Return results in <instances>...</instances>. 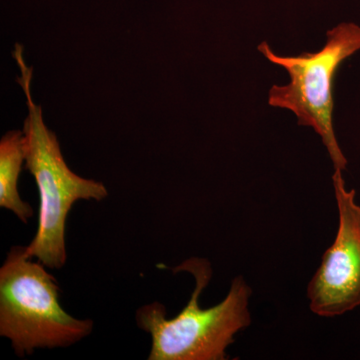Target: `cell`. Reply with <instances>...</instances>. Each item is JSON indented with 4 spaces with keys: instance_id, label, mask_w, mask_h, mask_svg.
I'll use <instances>...</instances> for the list:
<instances>
[{
    "instance_id": "1",
    "label": "cell",
    "mask_w": 360,
    "mask_h": 360,
    "mask_svg": "<svg viewBox=\"0 0 360 360\" xmlns=\"http://www.w3.org/2000/svg\"><path fill=\"white\" fill-rule=\"evenodd\" d=\"M13 56L20 70L18 82L27 104L23 124L25 137V168L32 175L39 193L37 231L26 248V255L49 269L65 266L66 220L78 200H105L108 191L103 182L84 179L65 162L56 134L44 123L41 108L32 96V68L26 65L23 49L15 45Z\"/></svg>"
},
{
    "instance_id": "2",
    "label": "cell",
    "mask_w": 360,
    "mask_h": 360,
    "mask_svg": "<svg viewBox=\"0 0 360 360\" xmlns=\"http://www.w3.org/2000/svg\"><path fill=\"white\" fill-rule=\"evenodd\" d=\"M195 279L191 300L174 319H168L162 303L153 302L136 312L139 328L153 340L148 360H224L234 336L251 322L252 290L243 276L232 281L229 293L219 304L201 309V293L210 283L212 267L207 259L191 258L174 269Z\"/></svg>"
},
{
    "instance_id": "3",
    "label": "cell",
    "mask_w": 360,
    "mask_h": 360,
    "mask_svg": "<svg viewBox=\"0 0 360 360\" xmlns=\"http://www.w3.org/2000/svg\"><path fill=\"white\" fill-rule=\"evenodd\" d=\"M33 259L25 246H13L0 269V335L20 357L71 347L94 328L91 319H75L63 309L58 281Z\"/></svg>"
},
{
    "instance_id": "4",
    "label": "cell",
    "mask_w": 360,
    "mask_h": 360,
    "mask_svg": "<svg viewBox=\"0 0 360 360\" xmlns=\"http://www.w3.org/2000/svg\"><path fill=\"white\" fill-rule=\"evenodd\" d=\"M257 49L270 63L288 71L290 77L288 84L274 85L269 89V105L290 110L297 117L298 125L312 127L328 149L335 170H345L347 160L333 127V89L340 66L360 51V26L345 22L331 28L326 32V44L317 52L278 56L266 41Z\"/></svg>"
},
{
    "instance_id": "5",
    "label": "cell",
    "mask_w": 360,
    "mask_h": 360,
    "mask_svg": "<svg viewBox=\"0 0 360 360\" xmlns=\"http://www.w3.org/2000/svg\"><path fill=\"white\" fill-rule=\"evenodd\" d=\"M333 182L338 233L307 288L309 309L322 317L340 316L360 305V206L354 189L345 187L341 170H335Z\"/></svg>"
},
{
    "instance_id": "6",
    "label": "cell",
    "mask_w": 360,
    "mask_h": 360,
    "mask_svg": "<svg viewBox=\"0 0 360 360\" xmlns=\"http://www.w3.org/2000/svg\"><path fill=\"white\" fill-rule=\"evenodd\" d=\"M25 163V137L20 130L7 132L0 141V207L9 210L23 224L33 217V208L21 200L18 180Z\"/></svg>"
}]
</instances>
